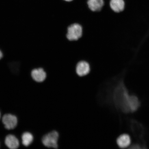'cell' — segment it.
Segmentation results:
<instances>
[{"instance_id": "277c9868", "label": "cell", "mask_w": 149, "mask_h": 149, "mask_svg": "<svg viewBox=\"0 0 149 149\" xmlns=\"http://www.w3.org/2000/svg\"><path fill=\"white\" fill-rule=\"evenodd\" d=\"M31 79L37 83H42L46 79L47 73L42 68L33 69L31 72Z\"/></svg>"}, {"instance_id": "3957f363", "label": "cell", "mask_w": 149, "mask_h": 149, "mask_svg": "<svg viewBox=\"0 0 149 149\" xmlns=\"http://www.w3.org/2000/svg\"><path fill=\"white\" fill-rule=\"evenodd\" d=\"M83 33V28L79 24L74 23L68 26L66 36L69 40L74 41L81 38Z\"/></svg>"}, {"instance_id": "52a82bcc", "label": "cell", "mask_w": 149, "mask_h": 149, "mask_svg": "<svg viewBox=\"0 0 149 149\" xmlns=\"http://www.w3.org/2000/svg\"><path fill=\"white\" fill-rule=\"evenodd\" d=\"M87 4L90 10L94 12H100L104 6V0H88Z\"/></svg>"}, {"instance_id": "ba28073f", "label": "cell", "mask_w": 149, "mask_h": 149, "mask_svg": "<svg viewBox=\"0 0 149 149\" xmlns=\"http://www.w3.org/2000/svg\"><path fill=\"white\" fill-rule=\"evenodd\" d=\"M131 141L130 136L127 134H123L120 135L116 139L117 145L122 148H126L129 146Z\"/></svg>"}, {"instance_id": "8fae6325", "label": "cell", "mask_w": 149, "mask_h": 149, "mask_svg": "<svg viewBox=\"0 0 149 149\" xmlns=\"http://www.w3.org/2000/svg\"><path fill=\"white\" fill-rule=\"evenodd\" d=\"M140 106L138 98L134 95H130V100L129 107L130 111L131 112L136 111Z\"/></svg>"}, {"instance_id": "9a60e30c", "label": "cell", "mask_w": 149, "mask_h": 149, "mask_svg": "<svg viewBox=\"0 0 149 149\" xmlns=\"http://www.w3.org/2000/svg\"><path fill=\"white\" fill-rule=\"evenodd\" d=\"M44 127H45V125H44ZM45 131H46V130H45ZM47 134V133H46Z\"/></svg>"}, {"instance_id": "4fadbf2b", "label": "cell", "mask_w": 149, "mask_h": 149, "mask_svg": "<svg viewBox=\"0 0 149 149\" xmlns=\"http://www.w3.org/2000/svg\"><path fill=\"white\" fill-rule=\"evenodd\" d=\"M3 54L2 52L0 49V60L3 58Z\"/></svg>"}, {"instance_id": "5b68a950", "label": "cell", "mask_w": 149, "mask_h": 149, "mask_svg": "<svg viewBox=\"0 0 149 149\" xmlns=\"http://www.w3.org/2000/svg\"><path fill=\"white\" fill-rule=\"evenodd\" d=\"M2 122L6 129H14L17 126L18 120L17 117L10 113H7L3 115Z\"/></svg>"}, {"instance_id": "7a4b0ae2", "label": "cell", "mask_w": 149, "mask_h": 149, "mask_svg": "<svg viewBox=\"0 0 149 149\" xmlns=\"http://www.w3.org/2000/svg\"><path fill=\"white\" fill-rule=\"evenodd\" d=\"M59 134L54 130L45 134L41 139V141L44 146L48 148L57 149L58 148Z\"/></svg>"}, {"instance_id": "6da1fadb", "label": "cell", "mask_w": 149, "mask_h": 149, "mask_svg": "<svg viewBox=\"0 0 149 149\" xmlns=\"http://www.w3.org/2000/svg\"><path fill=\"white\" fill-rule=\"evenodd\" d=\"M130 95L124 84L120 83L107 93V101H111L115 107L123 112L129 113Z\"/></svg>"}, {"instance_id": "7c38bea8", "label": "cell", "mask_w": 149, "mask_h": 149, "mask_svg": "<svg viewBox=\"0 0 149 149\" xmlns=\"http://www.w3.org/2000/svg\"><path fill=\"white\" fill-rule=\"evenodd\" d=\"M33 139L32 134L29 132H25L22 136V144L24 146H29L33 143Z\"/></svg>"}, {"instance_id": "30bf717a", "label": "cell", "mask_w": 149, "mask_h": 149, "mask_svg": "<svg viewBox=\"0 0 149 149\" xmlns=\"http://www.w3.org/2000/svg\"><path fill=\"white\" fill-rule=\"evenodd\" d=\"M109 7L113 12L120 13L123 10L125 3L123 0H110Z\"/></svg>"}, {"instance_id": "5bb4252c", "label": "cell", "mask_w": 149, "mask_h": 149, "mask_svg": "<svg viewBox=\"0 0 149 149\" xmlns=\"http://www.w3.org/2000/svg\"><path fill=\"white\" fill-rule=\"evenodd\" d=\"M65 1L68 2H70L73 1V0H63Z\"/></svg>"}, {"instance_id": "9c48e42d", "label": "cell", "mask_w": 149, "mask_h": 149, "mask_svg": "<svg viewBox=\"0 0 149 149\" xmlns=\"http://www.w3.org/2000/svg\"><path fill=\"white\" fill-rule=\"evenodd\" d=\"M5 144L8 148L11 149L17 148L19 146V141L14 135H8L6 137Z\"/></svg>"}, {"instance_id": "2e32d148", "label": "cell", "mask_w": 149, "mask_h": 149, "mask_svg": "<svg viewBox=\"0 0 149 149\" xmlns=\"http://www.w3.org/2000/svg\"><path fill=\"white\" fill-rule=\"evenodd\" d=\"M1 112H0V118H1Z\"/></svg>"}, {"instance_id": "8992f818", "label": "cell", "mask_w": 149, "mask_h": 149, "mask_svg": "<svg viewBox=\"0 0 149 149\" xmlns=\"http://www.w3.org/2000/svg\"><path fill=\"white\" fill-rule=\"evenodd\" d=\"M90 71V65L86 61H80L76 65V74L80 77H84L87 75Z\"/></svg>"}]
</instances>
